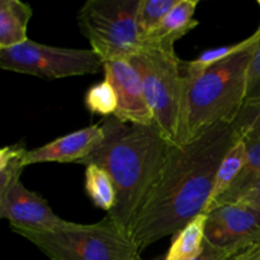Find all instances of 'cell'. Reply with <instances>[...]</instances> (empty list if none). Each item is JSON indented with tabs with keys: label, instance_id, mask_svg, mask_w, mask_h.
Instances as JSON below:
<instances>
[{
	"label": "cell",
	"instance_id": "484cf974",
	"mask_svg": "<svg viewBox=\"0 0 260 260\" xmlns=\"http://www.w3.org/2000/svg\"><path fill=\"white\" fill-rule=\"evenodd\" d=\"M229 260H260V245L230 256Z\"/></svg>",
	"mask_w": 260,
	"mask_h": 260
},
{
	"label": "cell",
	"instance_id": "5b68a950",
	"mask_svg": "<svg viewBox=\"0 0 260 260\" xmlns=\"http://www.w3.org/2000/svg\"><path fill=\"white\" fill-rule=\"evenodd\" d=\"M128 60L141 76L155 126L170 145H183L185 81L175 50L144 46Z\"/></svg>",
	"mask_w": 260,
	"mask_h": 260
},
{
	"label": "cell",
	"instance_id": "5bb4252c",
	"mask_svg": "<svg viewBox=\"0 0 260 260\" xmlns=\"http://www.w3.org/2000/svg\"><path fill=\"white\" fill-rule=\"evenodd\" d=\"M32 8L20 0L0 2V48L14 47L27 42V28Z\"/></svg>",
	"mask_w": 260,
	"mask_h": 260
},
{
	"label": "cell",
	"instance_id": "9a60e30c",
	"mask_svg": "<svg viewBox=\"0 0 260 260\" xmlns=\"http://www.w3.org/2000/svg\"><path fill=\"white\" fill-rule=\"evenodd\" d=\"M207 215L197 216L173 236L172 244L164 258L159 260H196L205 248Z\"/></svg>",
	"mask_w": 260,
	"mask_h": 260
},
{
	"label": "cell",
	"instance_id": "2e32d148",
	"mask_svg": "<svg viewBox=\"0 0 260 260\" xmlns=\"http://www.w3.org/2000/svg\"><path fill=\"white\" fill-rule=\"evenodd\" d=\"M246 162V147L245 142L243 139H239L238 141L234 144V146L229 150L226 156L223 157L222 162L220 164L216 174L215 184H213L212 194H211L210 202H208L207 207H206L205 212H207L208 208L221 197L225 194L229 190V188L233 185L236 178L244 169Z\"/></svg>",
	"mask_w": 260,
	"mask_h": 260
},
{
	"label": "cell",
	"instance_id": "d6986e66",
	"mask_svg": "<svg viewBox=\"0 0 260 260\" xmlns=\"http://www.w3.org/2000/svg\"><path fill=\"white\" fill-rule=\"evenodd\" d=\"M27 152L28 150L20 142L8 145L0 150V194L20 182Z\"/></svg>",
	"mask_w": 260,
	"mask_h": 260
},
{
	"label": "cell",
	"instance_id": "8fae6325",
	"mask_svg": "<svg viewBox=\"0 0 260 260\" xmlns=\"http://www.w3.org/2000/svg\"><path fill=\"white\" fill-rule=\"evenodd\" d=\"M102 123L90 124L85 128L70 132L48 144L28 150L25 167L41 162H76L88 156L103 140Z\"/></svg>",
	"mask_w": 260,
	"mask_h": 260
},
{
	"label": "cell",
	"instance_id": "d4e9b609",
	"mask_svg": "<svg viewBox=\"0 0 260 260\" xmlns=\"http://www.w3.org/2000/svg\"><path fill=\"white\" fill-rule=\"evenodd\" d=\"M236 203H245V205L260 207V178L258 182L254 184V187L245 196H243Z\"/></svg>",
	"mask_w": 260,
	"mask_h": 260
},
{
	"label": "cell",
	"instance_id": "603a6c76",
	"mask_svg": "<svg viewBox=\"0 0 260 260\" xmlns=\"http://www.w3.org/2000/svg\"><path fill=\"white\" fill-rule=\"evenodd\" d=\"M239 139H243L251 132L260 131V102L255 104H246L233 123Z\"/></svg>",
	"mask_w": 260,
	"mask_h": 260
},
{
	"label": "cell",
	"instance_id": "e0dca14e",
	"mask_svg": "<svg viewBox=\"0 0 260 260\" xmlns=\"http://www.w3.org/2000/svg\"><path fill=\"white\" fill-rule=\"evenodd\" d=\"M85 192L95 207L111 212L117 202V192L111 175L95 164L85 168Z\"/></svg>",
	"mask_w": 260,
	"mask_h": 260
},
{
	"label": "cell",
	"instance_id": "ffe728a7",
	"mask_svg": "<svg viewBox=\"0 0 260 260\" xmlns=\"http://www.w3.org/2000/svg\"><path fill=\"white\" fill-rule=\"evenodd\" d=\"M84 103L91 114H98L106 118L113 117L118 108L117 93L112 83L107 78L88 89Z\"/></svg>",
	"mask_w": 260,
	"mask_h": 260
},
{
	"label": "cell",
	"instance_id": "7a4b0ae2",
	"mask_svg": "<svg viewBox=\"0 0 260 260\" xmlns=\"http://www.w3.org/2000/svg\"><path fill=\"white\" fill-rule=\"evenodd\" d=\"M102 126L101 144L78 164H95L111 175L117 202L107 216L128 235L140 208L159 180L170 144L155 124L123 123L109 117Z\"/></svg>",
	"mask_w": 260,
	"mask_h": 260
},
{
	"label": "cell",
	"instance_id": "ba28073f",
	"mask_svg": "<svg viewBox=\"0 0 260 260\" xmlns=\"http://www.w3.org/2000/svg\"><path fill=\"white\" fill-rule=\"evenodd\" d=\"M206 243L229 256L260 245V207L231 203L207 213Z\"/></svg>",
	"mask_w": 260,
	"mask_h": 260
},
{
	"label": "cell",
	"instance_id": "cb8c5ba5",
	"mask_svg": "<svg viewBox=\"0 0 260 260\" xmlns=\"http://www.w3.org/2000/svg\"><path fill=\"white\" fill-rule=\"evenodd\" d=\"M229 258H230V256H229L225 251L213 248V246H211L210 244L205 241V248H203L202 254H201V255L196 260H229ZM134 260H145V259H142L139 254V255H137Z\"/></svg>",
	"mask_w": 260,
	"mask_h": 260
},
{
	"label": "cell",
	"instance_id": "7c38bea8",
	"mask_svg": "<svg viewBox=\"0 0 260 260\" xmlns=\"http://www.w3.org/2000/svg\"><path fill=\"white\" fill-rule=\"evenodd\" d=\"M198 4L200 0H179L165 19L142 38L144 46L173 50L178 40L198 25L194 18Z\"/></svg>",
	"mask_w": 260,
	"mask_h": 260
},
{
	"label": "cell",
	"instance_id": "44dd1931",
	"mask_svg": "<svg viewBox=\"0 0 260 260\" xmlns=\"http://www.w3.org/2000/svg\"><path fill=\"white\" fill-rule=\"evenodd\" d=\"M179 0H141L137 14V24L144 38L156 28L175 8Z\"/></svg>",
	"mask_w": 260,
	"mask_h": 260
},
{
	"label": "cell",
	"instance_id": "30bf717a",
	"mask_svg": "<svg viewBox=\"0 0 260 260\" xmlns=\"http://www.w3.org/2000/svg\"><path fill=\"white\" fill-rule=\"evenodd\" d=\"M0 217L8 220L12 229L22 230H53L69 221L58 217L47 201L18 182L0 194Z\"/></svg>",
	"mask_w": 260,
	"mask_h": 260
},
{
	"label": "cell",
	"instance_id": "6da1fadb",
	"mask_svg": "<svg viewBox=\"0 0 260 260\" xmlns=\"http://www.w3.org/2000/svg\"><path fill=\"white\" fill-rule=\"evenodd\" d=\"M238 140L233 124L220 123L187 144L169 145L159 180L129 228L139 251L174 236L205 212L218 167Z\"/></svg>",
	"mask_w": 260,
	"mask_h": 260
},
{
	"label": "cell",
	"instance_id": "4fadbf2b",
	"mask_svg": "<svg viewBox=\"0 0 260 260\" xmlns=\"http://www.w3.org/2000/svg\"><path fill=\"white\" fill-rule=\"evenodd\" d=\"M246 147V162L244 169L236 178L228 192L221 196L212 206L207 210L205 215L215 207L223 205L236 203L243 196H245L254 187L260 178V131L251 132L243 137Z\"/></svg>",
	"mask_w": 260,
	"mask_h": 260
},
{
	"label": "cell",
	"instance_id": "277c9868",
	"mask_svg": "<svg viewBox=\"0 0 260 260\" xmlns=\"http://www.w3.org/2000/svg\"><path fill=\"white\" fill-rule=\"evenodd\" d=\"M12 230L51 260H134L140 253L131 238L108 216L89 225L69 221L53 230Z\"/></svg>",
	"mask_w": 260,
	"mask_h": 260
},
{
	"label": "cell",
	"instance_id": "8992f818",
	"mask_svg": "<svg viewBox=\"0 0 260 260\" xmlns=\"http://www.w3.org/2000/svg\"><path fill=\"white\" fill-rule=\"evenodd\" d=\"M141 0H88L80 8L81 33L103 62L129 58L144 48L137 24Z\"/></svg>",
	"mask_w": 260,
	"mask_h": 260
},
{
	"label": "cell",
	"instance_id": "9c48e42d",
	"mask_svg": "<svg viewBox=\"0 0 260 260\" xmlns=\"http://www.w3.org/2000/svg\"><path fill=\"white\" fill-rule=\"evenodd\" d=\"M104 78L113 85L118 99L114 118L123 123L154 126V116L145 95L141 76L128 58L107 61L103 66Z\"/></svg>",
	"mask_w": 260,
	"mask_h": 260
},
{
	"label": "cell",
	"instance_id": "7402d4cb",
	"mask_svg": "<svg viewBox=\"0 0 260 260\" xmlns=\"http://www.w3.org/2000/svg\"><path fill=\"white\" fill-rule=\"evenodd\" d=\"M260 8V0L258 2ZM258 32V42L254 48L253 57H251L250 66H249L248 78V91H246V104H255L260 102V23L256 29Z\"/></svg>",
	"mask_w": 260,
	"mask_h": 260
},
{
	"label": "cell",
	"instance_id": "52a82bcc",
	"mask_svg": "<svg viewBox=\"0 0 260 260\" xmlns=\"http://www.w3.org/2000/svg\"><path fill=\"white\" fill-rule=\"evenodd\" d=\"M93 50L55 47L28 40L14 47L0 48V68L42 79H62L96 74L103 69Z\"/></svg>",
	"mask_w": 260,
	"mask_h": 260
},
{
	"label": "cell",
	"instance_id": "3957f363",
	"mask_svg": "<svg viewBox=\"0 0 260 260\" xmlns=\"http://www.w3.org/2000/svg\"><path fill=\"white\" fill-rule=\"evenodd\" d=\"M253 41L231 57L207 69L196 79L185 81L183 144L220 123L233 124L245 106L249 66L258 42Z\"/></svg>",
	"mask_w": 260,
	"mask_h": 260
},
{
	"label": "cell",
	"instance_id": "ac0fdd59",
	"mask_svg": "<svg viewBox=\"0 0 260 260\" xmlns=\"http://www.w3.org/2000/svg\"><path fill=\"white\" fill-rule=\"evenodd\" d=\"M254 35L249 36L245 40L240 41L238 43H234V45H226L221 46V47H215L210 48V50H206L198 56L197 58L192 61H188L184 63V78L187 80H192L196 79L197 76H200L201 74L205 73L207 69L212 68L216 63L221 62V61L226 60V58L231 57L233 55L238 53L239 51H241L243 48H245L249 43L253 41Z\"/></svg>",
	"mask_w": 260,
	"mask_h": 260
}]
</instances>
